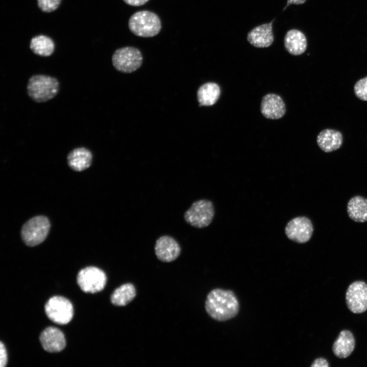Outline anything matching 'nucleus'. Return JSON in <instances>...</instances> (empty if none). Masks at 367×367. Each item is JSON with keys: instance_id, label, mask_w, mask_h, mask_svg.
<instances>
[{"instance_id": "nucleus-24", "label": "nucleus", "mask_w": 367, "mask_h": 367, "mask_svg": "<svg viewBox=\"0 0 367 367\" xmlns=\"http://www.w3.org/2000/svg\"><path fill=\"white\" fill-rule=\"evenodd\" d=\"M61 0H38V6L43 12H51L59 6Z\"/></svg>"}, {"instance_id": "nucleus-19", "label": "nucleus", "mask_w": 367, "mask_h": 367, "mask_svg": "<svg viewBox=\"0 0 367 367\" xmlns=\"http://www.w3.org/2000/svg\"><path fill=\"white\" fill-rule=\"evenodd\" d=\"M221 90L219 86L213 82L201 85L197 90V97L199 106H211L214 104L220 97Z\"/></svg>"}, {"instance_id": "nucleus-27", "label": "nucleus", "mask_w": 367, "mask_h": 367, "mask_svg": "<svg viewBox=\"0 0 367 367\" xmlns=\"http://www.w3.org/2000/svg\"><path fill=\"white\" fill-rule=\"evenodd\" d=\"M126 4L132 6H141L149 1V0H123Z\"/></svg>"}, {"instance_id": "nucleus-21", "label": "nucleus", "mask_w": 367, "mask_h": 367, "mask_svg": "<svg viewBox=\"0 0 367 367\" xmlns=\"http://www.w3.org/2000/svg\"><path fill=\"white\" fill-rule=\"evenodd\" d=\"M136 296L135 286L132 283H127L114 290L111 296V302L114 305L124 306L130 303Z\"/></svg>"}, {"instance_id": "nucleus-8", "label": "nucleus", "mask_w": 367, "mask_h": 367, "mask_svg": "<svg viewBox=\"0 0 367 367\" xmlns=\"http://www.w3.org/2000/svg\"><path fill=\"white\" fill-rule=\"evenodd\" d=\"M107 276L101 269L95 267L85 268L78 272L77 283L85 293H96L102 291L107 283Z\"/></svg>"}, {"instance_id": "nucleus-11", "label": "nucleus", "mask_w": 367, "mask_h": 367, "mask_svg": "<svg viewBox=\"0 0 367 367\" xmlns=\"http://www.w3.org/2000/svg\"><path fill=\"white\" fill-rule=\"evenodd\" d=\"M154 251L158 259L163 262L169 263L175 260L179 256L181 248L174 238L165 235L156 240Z\"/></svg>"}, {"instance_id": "nucleus-12", "label": "nucleus", "mask_w": 367, "mask_h": 367, "mask_svg": "<svg viewBox=\"0 0 367 367\" xmlns=\"http://www.w3.org/2000/svg\"><path fill=\"white\" fill-rule=\"evenodd\" d=\"M260 111L266 118L278 119L282 118L286 112L285 104L279 95L273 93L267 94L262 98Z\"/></svg>"}, {"instance_id": "nucleus-4", "label": "nucleus", "mask_w": 367, "mask_h": 367, "mask_svg": "<svg viewBox=\"0 0 367 367\" xmlns=\"http://www.w3.org/2000/svg\"><path fill=\"white\" fill-rule=\"evenodd\" d=\"M215 215L212 202L207 199L194 201L184 214L185 221L191 226L202 228L208 226Z\"/></svg>"}, {"instance_id": "nucleus-28", "label": "nucleus", "mask_w": 367, "mask_h": 367, "mask_svg": "<svg viewBox=\"0 0 367 367\" xmlns=\"http://www.w3.org/2000/svg\"><path fill=\"white\" fill-rule=\"evenodd\" d=\"M306 0H287L286 6L284 8V10L289 6L291 4L300 5L302 4L305 2Z\"/></svg>"}, {"instance_id": "nucleus-17", "label": "nucleus", "mask_w": 367, "mask_h": 367, "mask_svg": "<svg viewBox=\"0 0 367 367\" xmlns=\"http://www.w3.org/2000/svg\"><path fill=\"white\" fill-rule=\"evenodd\" d=\"M67 160L71 169L75 171H82L91 165L92 154L87 148L78 147L68 153Z\"/></svg>"}, {"instance_id": "nucleus-1", "label": "nucleus", "mask_w": 367, "mask_h": 367, "mask_svg": "<svg viewBox=\"0 0 367 367\" xmlns=\"http://www.w3.org/2000/svg\"><path fill=\"white\" fill-rule=\"evenodd\" d=\"M205 309L213 319L223 322L238 314L240 310V303L233 291L217 288L212 290L207 294Z\"/></svg>"}, {"instance_id": "nucleus-20", "label": "nucleus", "mask_w": 367, "mask_h": 367, "mask_svg": "<svg viewBox=\"0 0 367 367\" xmlns=\"http://www.w3.org/2000/svg\"><path fill=\"white\" fill-rule=\"evenodd\" d=\"M347 212L349 217L356 222L367 221V199L356 196L349 201Z\"/></svg>"}, {"instance_id": "nucleus-22", "label": "nucleus", "mask_w": 367, "mask_h": 367, "mask_svg": "<svg viewBox=\"0 0 367 367\" xmlns=\"http://www.w3.org/2000/svg\"><path fill=\"white\" fill-rule=\"evenodd\" d=\"M30 47L35 54L48 57L54 53L55 44L50 38L44 35H39L31 39Z\"/></svg>"}, {"instance_id": "nucleus-15", "label": "nucleus", "mask_w": 367, "mask_h": 367, "mask_svg": "<svg viewBox=\"0 0 367 367\" xmlns=\"http://www.w3.org/2000/svg\"><path fill=\"white\" fill-rule=\"evenodd\" d=\"M355 339L353 333L348 330L341 331L332 345V352L339 358L349 356L354 351Z\"/></svg>"}, {"instance_id": "nucleus-10", "label": "nucleus", "mask_w": 367, "mask_h": 367, "mask_svg": "<svg viewBox=\"0 0 367 367\" xmlns=\"http://www.w3.org/2000/svg\"><path fill=\"white\" fill-rule=\"evenodd\" d=\"M313 227L311 221L306 217H297L287 224L285 232L291 240L298 243H305L311 238Z\"/></svg>"}, {"instance_id": "nucleus-5", "label": "nucleus", "mask_w": 367, "mask_h": 367, "mask_svg": "<svg viewBox=\"0 0 367 367\" xmlns=\"http://www.w3.org/2000/svg\"><path fill=\"white\" fill-rule=\"evenodd\" d=\"M49 229L50 222L46 217L35 216L22 226L21 230V238L27 245L35 246L45 240Z\"/></svg>"}, {"instance_id": "nucleus-26", "label": "nucleus", "mask_w": 367, "mask_h": 367, "mask_svg": "<svg viewBox=\"0 0 367 367\" xmlns=\"http://www.w3.org/2000/svg\"><path fill=\"white\" fill-rule=\"evenodd\" d=\"M311 367H329V364L327 360L324 357H319L316 358L312 362L310 365Z\"/></svg>"}, {"instance_id": "nucleus-3", "label": "nucleus", "mask_w": 367, "mask_h": 367, "mask_svg": "<svg viewBox=\"0 0 367 367\" xmlns=\"http://www.w3.org/2000/svg\"><path fill=\"white\" fill-rule=\"evenodd\" d=\"M128 28L136 36L152 37L160 33L162 23L156 13L148 10H142L134 13L130 17Z\"/></svg>"}, {"instance_id": "nucleus-16", "label": "nucleus", "mask_w": 367, "mask_h": 367, "mask_svg": "<svg viewBox=\"0 0 367 367\" xmlns=\"http://www.w3.org/2000/svg\"><path fill=\"white\" fill-rule=\"evenodd\" d=\"M342 133L333 129H325L318 135L317 142L321 149L330 152L339 149L343 144Z\"/></svg>"}, {"instance_id": "nucleus-25", "label": "nucleus", "mask_w": 367, "mask_h": 367, "mask_svg": "<svg viewBox=\"0 0 367 367\" xmlns=\"http://www.w3.org/2000/svg\"><path fill=\"white\" fill-rule=\"evenodd\" d=\"M8 361L7 350L3 342L0 343V366L5 367Z\"/></svg>"}, {"instance_id": "nucleus-23", "label": "nucleus", "mask_w": 367, "mask_h": 367, "mask_svg": "<svg viewBox=\"0 0 367 367\" xmlns=\"http://www.w3.org/2000/svg\"><path fill=\"white\" fill-rule=\"evenodd\" d=\"M355 95L363 101H367V76L358 81L354 85Z\"/></svg>"}, {"instance_id": "nucleus-9", "label": "nucleus", "mask_w": 367, "mask_h": 367, "mask_svg": "<svg viewBox=\"0 0 367 367\" xmlns=\"http://www.w3.org/2000/svg\"><path fill=\"white\" fill-rule=\"evenodd\" d=\"M346 303L354 313H361L367 310V284L356 281L348 286L346 293Z\"/></svg>"}, {"instance_id": "nucleus-7", "label": "nucleus", "mask_w": 367, "mask_h": 367, "mask_svg": "<svg viewBox=\"0 0 367 367\" xmlns=\"http://www.w3.org/2000/svg\"><path fill=\"white\" fill-rule=\"evenodd\" d=\"M44 308L47 317L56 324H67L73 318V305L65 297L59 296L52 297L47 301Z\"/></svg>"}, {"instance_id": "nucleus-13", "label": "nucleus", "mask_w": 367, "mask_h": 367, "mask_svg": "<svg viewBox=\"0 0 367 367\" xmlns=\"http://www.w3.org/2000/svg\"><path fill=\"white\" fill-rule=\"evenodd\" d=\"M40 341L44 350L50 353L60 352L66 346L64 333L54 327H47L42 332Z\"/></svg>"}, {"instance_id": "nucleus-18", "label": "nucleus", "mask_w": 367, "mask_h": 367, "mask_svg": "<svg viewBox=\"0 0 367 367\" xmlns=\"http://www.w3.org/2000/svg\"><path fill=\"white\" fill-rule=\"evenodd\" d=\"M284 47L291 55L298 56L303 54L307 48V40L304 34L296 29L289 30L284 39Z\"/></svg>"}, {"instance_id": "nucleus-6", "label": "nucleus", "mask_w": 367, "mask_h": 367, "mask_svg": "<svg viewBox=\"0 0 367 367\" xmlns=\"http://www.w3.org/2000/svg\"><path fill=\"white\" fill-rule=\"evenodd\" d=\"M114 68L123 73H131L139 69L143 62L140 50L133 46H125L116 49L112 58Z\"/></svg>"}, {"instance_id": "nucleus-14", "label": "nucleus", "mask_w": 367, "mask_h": 367, "mask_svg": "<svg viewBox=\"0 0 367 367\" xmlns=\"http://www.w3.org/2000/svg\"><path fill=\"white\" fill-rule=\"evenodd\" d=\"M271 22L258 25L252 29L247 34L249 43L255 47L265 48L271 46L274 41Z\"/></svg>"}, {"instance_id": "nucleus-2", "label": "nucleus", "mask_w": 367, "mask_h": 367, "mask_svg": "<svg viewBox=\"0 0 367 367\" xmlns=\"http://www.w3.org/2000/svg\"><path fill=\"white\" fill-rule=\"evenodd\" d=\"M60 89V83L55 77L36 74L30 77L27 86L29 97L40 103L48 101L55 97Z\"/></svg>"}]
</instances>
